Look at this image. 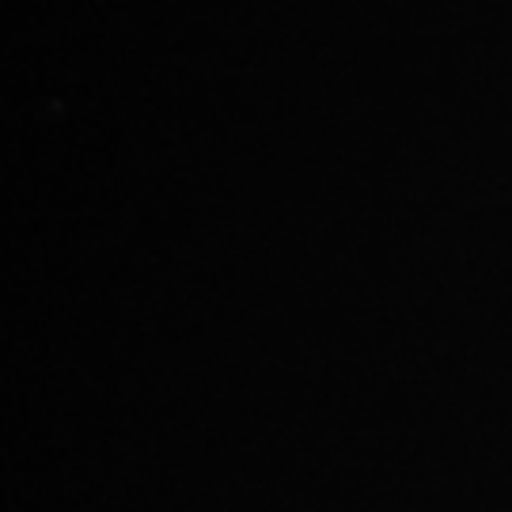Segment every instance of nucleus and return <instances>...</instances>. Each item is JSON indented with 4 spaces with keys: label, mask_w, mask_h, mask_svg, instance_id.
I'll return each mask as SVG.
<instances>
[]
</instances>
